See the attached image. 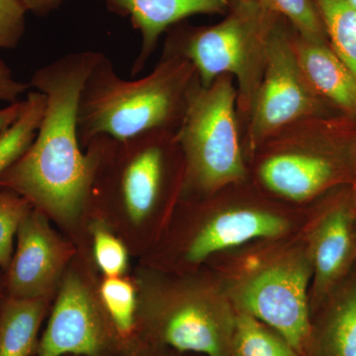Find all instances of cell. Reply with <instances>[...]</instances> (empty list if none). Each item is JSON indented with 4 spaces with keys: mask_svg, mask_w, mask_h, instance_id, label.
I'll use <instances>...</instances> for the list:
<instances>
[{
    "mask_svg": "<svg viewBox=\"0 0 356 356\" xmlns=\"http://www.w3.org/2000/svg\"><path fill=\"white\" fill-rule=\"evenodd\" d=\"M312 270L311 259L278 261L248 277L236 292L238 312L268 325L303 356L312 332L307 297Z\"/></svg>",
    "mask_w": 356,
    "mask_h": 356,
    "instance_id": "5",
    "label": "cell"
},
{
    "mask_svg": "<svg viewBox=\"0 0 356 356\" xmlns=\"http://www.w3.org/2000/svg\"><path fill=\"white\" fill-rule=\"evenodd\" d=\"M236 314L222 304L186 300L138 320L137 341L205 356H231Z\"/></svg>",
    "mask_w": 356,
    "mask_h": 356,
    "instance_id": "7",
    "label": "cell"
},
{
    "mask_svg": "<svg viewBox=\"0 0 356 356\" xmlns=\"http://www.w3.org/2000/svg\"><path fill=\"white\" fill-rule=\"evenodd\" d=\"M351 197H353V204H355L356 208V179L353 182V186L350 187Z\"/></svg>",
    "mask_w": 356,
    "mask_h": 356,
    "instance_id": "29",
    "label": "cell"
},
{
    "mask_svg": "<svg viewBox=\"0 0 356 356\" xmlns=\"http://www.w3.org/2000/svg\"><path fill=\"white\" fill-rule=\"evenodd\" d=\"M255 0H242L235 13L220 24L187 28L168 40L163 57L187 60L195 70L202 88L225 72L243 79L252 51L264 38L267 22Z\"/></svg>",
    "mask_w": 356,
    "mask_h": 356,
    "instance_id": "4",
    "label": "cell"
},
{
    "mask_svg": "<svg viewBox=\"0 0 356 356\" xmlns=\"http://www.w3.org/2000/svg\"><path fill=\"white\" fill-rule=\"evenodd\" d=\"M70 248L33 208L17 231V248L6 273L7 298L48 299L69 259Z\"/></svg>",
    "mask_w": 356,
    "mask_h": 356,
    "instance_id": "9",
    "label": "cell"
},
{
    "mask_svg": "<svg viewBox=\"0 0 356 356\" xmlns=\"http://www.w3.org/2000/svg\"><path fill=\"white\" fill-rule=\"evenodd\" d=\"M353 6H356V0H348Z\"/></svg>",
    "mask_w": 356,
    "mask_h": 356,
    "instance_id": "30",
    "label": "cell"
},
{
    "mask_svg": "<svg viewBox=\"0 0 356 356\" xmlns=\"http://www.w3.org/2000/svg\"><path fill=\"white\" fill-rule=\"evenodd\" d=\"M289 224L286 220L267 211L234 209L221 213L201 229L191 243L187 259L202 261L220 250L236 247L261 238L282 235Z\"/></svg>",
    "mask_w": 356,
    "mask_h": 356,
    "instance_id": "13",
    "label": "cell"
},
{
    "mask_svg": "<svg viewBox=\"0 0 356 356\" xmlns=\"http://www.w3.org/2000/svg\"><path fill=\"white\" fill-rule=\"evenodd\" d=\"M19 194L0 187V268L6 273L13 257V238L20 222L33 209Z\"/></svg>",
    "mask_w": 356,
    "mask_h": 356,
    "instance_id": "21",
    "label": "cell"
},
{
    "mask_svg": "<svg viewBox=\"0 0 356 356\" xmlns=\"http://www.w3.org/2000/svg\"><path fill=\"white\" fill-rule=\"evenodd\" d=\"M302 72L316 95L356 125V76L327 42L302 38L295 47Z\"/></svg>",
    "mask_w": 356,
    "mask_h": 356,
    "instance_id": "14",
    "label": "cell"
},
{
    "mask_svg": "<svg viewBox=\"0 0 356 356\" xmlns=\"http://www.w3.org/2000/svg\"><path fill=\"white\" fill-rule=\"evenodd\" d=\"M344 186L325 204L312 233L310 259L318 307L356 264V208L350 188Z\"/></svg>",
    "mask_w": 356,
    "mask_h": 356,
    "instance_id": "10",
    "label": "cell"
},
{
    "mask_svg": "<svg viewBox=\"0 0 356 356\" xmlns=\"http://www.w3.org/2000/svg\"><path fill=\"white\" fill-rule=\"evenodd\" d=\"M337 57L356 76V6L348 0H313Z\"/></svg>",
    "mask_w": 356,
    "mask_h": 356,
    "instance_id": "17",
    "label": "cell"
},
{
    "mask_svg": "<svg viewBox=\"0 0 356 356\" xmlns=\"http://www.w3.org/2000/svg\"><path fill=\"white\" fill-rule=\"evenodd\" d=\"M270 13L283 15L301 33L302 38L327 42V34L313 0H255Z\"/></svg>",
    "mask_w": 356,
    "mask_h": 356,
    "instance_id": "20",
    "label": "cell"
},
{
    "mask_svg": "<svg viewBox=\"0 0 356 356\" xmlns=\"http://www.w3.org/2000/svg\"><path fill=\"white\" fill-rule=\"evenodd\" d=\"M27 13L38 16L47 15L62 6L65 0H19Z\"/></svg>",
    "mask_w": 356,
    "mask_h": 356,
    "instance_id": "26",
    "label": "cell"
},
{
    "mask_svg": "<svg viewBox=\"0 0 356 356\" xmlns=\"http://www.w3.org/2000/svg\"><path fill=\"white\" fill-rule=\"evenodd\" d=\"M48 299L6 298L0 309V356L36 353Z\"/></svg>",
    "mask_w": 356,
    "mask_h": 356,
    "instance_id": "15",
    "label": "cell"
},
{
    "mask_svg": "<svg viewBox=\"0 0 356 356\" xmlns=\"http://www.w3.org/2000/svg\"><path fill=\"white\" fill-rule=\"evenodd\" d=\"M264 53L266 74L250 127L252 145L285 124L324 109L302 72L294 47L278 26L267 23Z\"/></svg>",
    "mask_w": 356,
    "mask_h": 356,
    "instance_id": "6",
    "label": "cell"
},
{
    "mask_svg": "<svg viewBox=\"0 0 356 356\" xmlns=\"http://www.w3.org/2000/svg\"><path fill=\"white\" fill-rule=\"evenodd\" d=\"M182 355L184 353H177L163 346L136 341L112 356H182Z\"/></svg>",
    "mask_w": 356,
    "mask_h": 356,
    "instance_id": "25",
    "label": "cell"
},
{
    "mask_svg": "<svg viewBox=\"0 0 356 356\" xmlns=\"http://www.w3.org/2000/svg\"><path fill=\"white\" fill-rule=\"evenodd\" d=\"M187 60L163 57L147 76L125 79L104 54L89 72L79 95L77 132L83 149L98 138L125 140L181 125L198 88Z\"/></svg>",
    "mask_w": 356,
    "mask_h": 356,
    "instance_id": "2",
    "label": "cell"
},
{
    "mask_svg": "<svg viewBox=\"0 0 356 356\" xmlns=\"http://www.w3.org/2000/svg\"><path fill=\"white\" fill-rule=\"evenodd\" d=\"M1 293H4V294H6V276H4L2 280H0V309H1L2 305H3L4 301H6V298H2V294Z\"/></svg>",
    "mask_w": 356,
    "mask_h": 356,
    "instance_id": "28",
    "label": "cell"
},
{
    "mask_svg": "<svg viewBox=\"0 0 356 356\" xmlns=\"http://www.w3.org/2000/svg\"><path fill=\"white\" fill-rule=\"evenodd\" d=\"M110 10L129 18L140 33V48L131 76L139 74L153 55L159 38L173 25L195 14L221 13L227 0H103Z\"/></svg>",
    "mask_w": 356,
    "mask_h": 356,
    "instance_id": "11",
    "label": "cell"
},
{
    "mask_svg": "<svg viewBox=\"0 0 356 356\" xmlns=\"http://www.w3.org/2000/svg\"><path fill=\"white\" fill-rule=\"evenodd\" d=\"M95 261L107 277H119L128 264L127 250L123 243L103 226L93 229Z\"/></svg>",
    "mask_w": 356,
    "mask_h": 356,
    "instance_id": "22",
    "label": "cell"
},
{
    "mask_svg": "<svg viewBox=\"0 0 356 356\" xmlns=\"http://www.w3.org/2000/svg\"><path fill=\"white\" fill-rule=\"evenodd\" d=\"M25 7L19 0H0V50L18 46L25 33Z\"/></svg>",
    "mask_w": 356,
    "mask_h": 356,
    "instance_id": "23",
    "label": "cell"
},
{
    "mask_svg": "<svg viewBox=\"0 0 356 356\" xmlns=\"http://www.w3.org/2000/svg\"><path fill=\"white\" fill-rule=\"evenodd\" d=\"M355 154H356V149H355Z\"/></svg>",
    "mask_w": 356,
    "mask_h": 356,
    "instance_id": "31",
    "label": "cell"
},
{
    "mask_svg": "<svg viewBox=\"0 0 356 356\" xmlns=\"http://www.w3.org/2000/svg\"><path fill=\"white\" fill-rule=\"evenodd\" d=\"M44 105L43 93L37 90L28 93L19 117L0 132V175L31 145L43 118Z\"/></svg>",
    "mask_w": 356,
    "mask_h": 356,
    "instance_id": "18",
    "label": "cell"
},
{
    "mask_svg": "<svg viewBox=\"0 0 356 356\" xmlns=\"http://www.w3.org/2000/svg\"><path fill=\"white\" fill-rule=\"evenodd\" d=\"M318 309L306 356H356V264Z\"/></svg>",
    "mask_w": 356,
    "mask_h": 356,
    "instance_id": "12",
    "label": "cell"
},
{
    "mask_svg": "<svg viewBox=\"0 0 356 356\" xmlns=\"http://www.w3.org/2000/svg\"><path fill=\"white\" fill-rule=\"evenodd\" d=\"M70 356H72V355H70Z\"/></svg>",
    "mask_w": 356,
    "mask_h": 356,
    "instance_id": "32",
    "label": "cell"
},
{
    "mask_svg": "<svg viewBox=\"0 0 356 356\" xmlns=\"http://www.w3.org/2000/svg\"><path fill=\"white\" fill-rule=\"evenodd\" d=\"M103 305L124 348L137 341L138 316L133 285L120 277H107L100 288Z\"/></svg>",
    "mask_w": 356,
    "mask_h": 356,
    "instance_id": "19",
    "label": "cell"
},
{
    "mask_svg": "<svg viewBox=\"0 0 356 356\" xmlns=\"http://www.w3.org/2000/svg\"><path fill=\"white\" fill-rule=\"evenodd\" d=\"M236 90L227 76L192 93L177 139L187 179L215 191L245 175L235 116Z\"/></svg>",
    "mask_w": 356,
    "mask_h": 356,
    "instance_id": "3",
    "label": "cell"
},
{
    "mask_svg": "<svg viewBox=\"0 0 356 356\" xmlns=\"http://www.w3.org/2000/svg\"><path fill=\"white\" fill-rule=\"evenodd\" d=\"M102 55L70 53L35 72L29 86L46 97L43 118L25 153L0 175V187L58 221H76L90 200L95 154L79 143L77 106L84 81Z\"/></svg>",
    "mask_w": 356,
    "mask_h": 356,
    "instance_id": "1",
    "label": "cell"
},
{
    "mask_svg": "<svg viewBox=\"0 0 356 356\" xmlns=\"http://www.w3.org/2000/svg\"><path fill=\"white\" fill-rule=\"evenodd\" d=\"M24 106V100L7 105L6 108L0 110V132L9 127L19 117Z\"/></svg>",
    "mask_w": 356,
    "mask_h": 356,
    "instance_id": "27",
    "label": "cell"
},
{
    "mask_svg": "<svg viewBox=\"0 0 356 356\" xmlns=\"http://www.w3.org/2000/svg\"><path fill=\"white\" fill-rule=\"evenodd\" d=\"M29 88V84L16 79L10 67L0 58V102L10 105L20 102V96Z\"/></svg>",
    "mask_w": 356,
    "mask_h": 356,
    "instance_id": "24",
    "label": "cell"
},
{
    "mask_svg": "<svg viewBox=\"0 0 356 356\" xmlns=\"http://www.w3.org/2000/svg\"><path fill=\"white\" fill-rule=\"evenodd\" d=\"M124 346L79 276L64 281L37 356H112Z\"/></svg>",
    "mask_w": 356,
    "mask_h": 356,
    "instance_id": "8",
    "label": "cell"
},
{
    "mask_svg": "<svg viewBox=\"0 0 356 356\" xmlns=\"http://www.w3.org/2000/svg\"><path fill=\"white\" fill-rule=\"evenodd\" d=\"M231 356L303 355L268 325L238 312L232 337Z\"/></svg>",
    "mask_w": 356,
    "mask_h": 356,
    "instance_id": "16",
    "label": "cell"
}]
</instances>
